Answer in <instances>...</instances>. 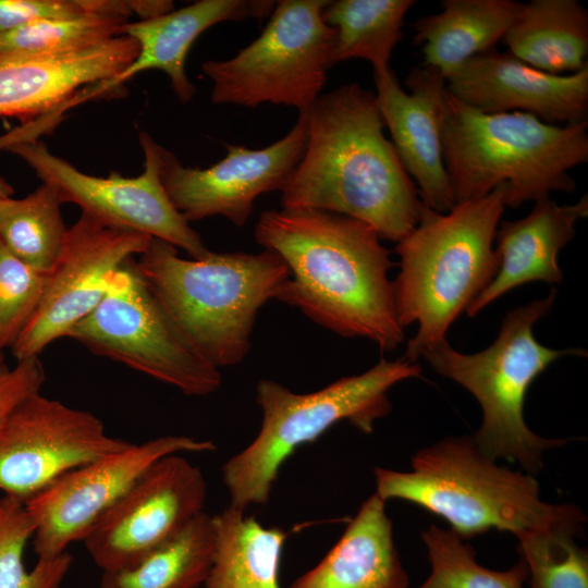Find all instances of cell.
<instances>
[{"instance_id":"4316f807","label":"cell","mask_w":588,"mask_h":588,"mask_svg":"<svg viewBox=\"0 0 588 588\" xmlns=\"http://www.w3.org/2000/svg\"><path fill=\"white\" fill-rule=\"evenodd\" d=\"M414 0H335L322 9L324 23L334 29L333 64L364 59L373 71L389 68L393 49L402 40L406 12Z\"/></svg>"},{"instance_id":"6da1fadb","label":"cell","mask_w":588,"mask_h":588,"mask_svg":"<svg viewBox=\"0 0 588 588\" xmlns=\"http://www.w3.org/2000/svg\"><path fill=\"white\" fill-rule=\"evenodd\" d=\"M255 240L289 268L278 301L344 338L383 351L404 340L394 305L390 252L367 223L318 209L268 210Z\"/></svg>"},{"instance_id":"8fae6325","label":"cell","mask_w":588,"mask_h":588,"mask_svg":"<svg viewBox=\"0 0 588 588\" xmlns=\"http://www.w3.org/2000/svg\"><path fill=\"white\" fill-rule=\"evenodd\" d=\"M144 170L126 177L86 174L69 161L53 155L41 140L14 145L7 151L23 159L42 183L52 187L62 204L72 203L108 225L131 230L170 243L191 258L210 252L200 235L175 209L161 181V150L151 135L139 133Z\"/></svg>"},{"instance_id":"ac0fdd59","label":"cell","mask_w":588,"mask_h":588,"mask_svg":"<svg viewBox=\"0 0 588 588\" xmlns=\"http://www.w3.org/2000/svg\"><path fill=\"white\" fill-rule=\"evenodd\" d=\"M373 79L383 125L404 169L418 185L421 203L438 212L451 210L455 200L442 152L444 75L430 65L415 66L405 79L409 93L390 66L373 71Z\"/></svg>"},{"instance_id":"484cf974","label":"cell","mask_w":588,"mask_h":588,"mask_svg":"<svg viewBox=\"0 0 588 588\" xmlns=\"http://www.w3.org/2000/svg\"><path fill=\"white\" fill-rule=\"evenodd\" d=\"M215 547L213 518L203 511L133 566L102 572L99 588H198L209 574Z\"/></svg>"},{"instance_id":"44dd1931","label":"cell","mask_w":588,"mask_h":588,"mask_svg":"<svg viewBox=\"0 0 588 588\" xmlns=\"http://www.w3.org/2000/svg\"><path fill=\"white\" fill-rule=\"evenodd\" d=\"M274 5V1L199 0L156 19L127 22L121 35L136 40L138 53L121 78L127 82L140 72L160 70L180 101L188 102L196 89L186 75L185 62L194 41L216 24L266 17Z\"/></svg>"},{"instance_id":"7c38bea8","label":"cell","mask_w":588,"mask_h":588,"mask_svg":"<svg viewBox=\"0 0 588 588\" xmlns=\"http://www.w3.org/2000/svg\"><path fill=\"white\" fill-rule=\"evenodd\" d=\"M151 238L81 213L68 228L36 310L10 348L15 360L39 357L66 338L102 301L112 274L143 254Z\"/></svg>"},{"instance_id":"277c9868","label":"cell","mask_w":588,"mask_h":588,"mask_svg":"<svg viewBox=\"0 0 588 588\" xmlns=\"http://www.w3.org/2000/svg\"><path fill=\"white\" fill-rule=\"evenodd\" d=\"M588 121L556 125L525 112L485 113L446 89L443 161L455 204L504 186L505 207L572 193L568 171L588 161Z\"/></svg>"},{"instance_id":"f546056e","label":"cell","mask_w":588,"mask_h":588,"mask_svg":"<svg viewBox=\"0 0 588 588\" xmlns=\"http://www.w3.org/2000/svg\"><path fill=\"white\" fill-rule=\"evenodd\" d=\"M431 565L418 588H523L528 568L520 559L506 571H493L476 561L473 547L451 529L430 525L421 531Z\"/></svg>"},{"instance_id":"74e56055","label":"cell","mask_w":588,"mask_h":588,"mask_svg":"<svg viewBox=\"0 0 588 588\" xmlns=\"http://www.w3.org/2000/svg\"><path fill=\"white\" fill-rule=\"evenodd\" d=\"M3 503H4V497H0V513L2 511Z\"/></svg>"},{"instance_id":"52a82bcc","label":"cell","mask_w":588,"mask_h":588,"mask_svg":"<svg viewBox=\"0 0 588 588\" xmlns=\"http://www.w3.org/2000/svg\"><path fill=\"white\" fill-rule=\"evenodd\" d=\"M420 373L417 363L381 358L365 372L343 377L310 393H295L277 381L259 380L256 400L262 413L260 430L222 469L230 505L245 511L266 504L283 463L297 448L316 441L335 424L346 420L371 433L375 422L391 411L389 390Z\"/></svg>"},{"instance_id":"2e32d148","label":"cell","mask_w":588,"mask_h":588,"mask_svg":"<svg viewBox=\"0 0 588 588\" xmlns=\"http://www.w3.org/2000/svg\"><path fill=\"white\" fill-rule=\"evenodd\" d=\"M137 53L136 40L121 35L72 51L1 56L0 117L22 124L0 135V151L39 140L82 91L115 77Z\"/></svg>"},{"instance_id":"5bb4252c","label":"cell","mask_w":588,"mask_h":588,"mask_svg":"<svg viewBox=\"0 0 588 588\" xmlns=\"http://www.w3.org/2000/svg\"><path fill=\"white\" fill-rule=\"evenodd\" d=\"M210 440L163 436L77 467L24 502L34 524V550L50 558L83 541L94 525L159 458L216 450Z\"/></svg>"},{"instance_id":"ba28073f","label":"cell","mask_w":588,"mask_h":588,"mask_svg":"<svg viewBox=\"0 0 588 588\" xmlns=\"http://www.w3.org/2000/svg\"><path fill=\"white\" fill-rule=\"evenodd\" d=\"M552 290L507 311L494 342L481 352L463 354L445 341L422 356L433 369L470 392L482 409V422L473 439L492 460L517 463L526 473L542 468L544 451L565 440L547 439L531 431L524 419V403L534 380L554 360L584 350H553L540 344L534 324L548 314L555 298Z\"/></svg>"},{"instance_id":"cb8c5ba5","label":"cell","mask_w":588,"mask_h":588,"mask_svg":"<svg viewBox=\"0 0 588 588\" xmlns=\"http://www.w3.org/2000/svg\"><path fill=\"white\" fill-rule=\"evenodd\" d=\"M502 40L537 70L576 73L588 65V12L577 0H531L520 4Z\"/></svg>"},{"instance_id":"d6986e66","label":"cell","mask_w":588,"mask_h":588,"mask_svg":"<svg viewBox=\"0 0 588 588\" xmlns=\"http://www.w3.org/2000/svg\"><path fill=\"white\" fill-rule=\"evenodd\" d=\"M445 81L454 98L480 112H525L551 124L587 121L588 65L572 74H550L492 48Z\"/></svg>"},{"instance_id":"d6a6232c","label":"cell","mask_w":588,"mask_h":588,"mask_svg":"<svg viewBox=\"0 0 588 588\" xmlns=\"http://www.w3.org/2000/svg\"><path fill=\"white\" fill-rule=\"evenodd\" d=\"M50 272L37 270L14 256L0 242V368L36 310Z\"/></svg>"},{"instance_id":"ffe728a7","label":"cell","mask_w":588,"mask_h":588,"mask_svg":"<svg viewBox=\"0 0 588 588\" xmlns=\"http://www.w3.org/2000/svg\"><path fill=\"white\" fill-rule=\"evenodd\" d=\"M534 203L526 217L498 225L494 236L498 269L465 309L469 317L522 284L562 281L558 256L574 237L576 222L587 216L588 197L585 195L573 205H558L550 197Z\"/></svg>"},{"instance_id":"7a4b0ae2","label":"cell","mask_w":588,"mask_h":588,"mask_svg":"<svg viewBox=\"0 0 588 588\" xmlns=\"http://www.w3.org/2000/svg\"><path fill=\"white\" fill-rule=\"evenodd\" d=\"M307 118L306 148L281 189L282 208L346 216L400 242L418 223L422 203L384 136L375 93L344 84L320 95Z\"/></svg>"},{"instance_id":"5b68a950","label":"cell","mask_w":588,"mask_h":588,"mask_svg":"<svg viewBox=\"0 0 588 588\" xmlns=\"http://www.w3.org/2000/svg\"><path fill=\"white\" fill-rule=\"evenodd\" d=\"M137 258L134 264L140 275L219 370L245 359L260 308L277 299L290 277L285 262L270 249L210 250L203 258L184 259L170 243L151 238Z\"/></svg>"},{"instance_id":"836d02e7","label":"cell","mask_w":588,"mask_h":588,"mask_svg":"<svg viewBox=\"0 0 588 588\" xmlns=\"http://www.w3.org/2000/svg\"><path fill=\"white\" fill-rule=\"evenodd\" d=\"M115 13L112 0H0V36L28 24L86 13Z\"/></svg>"},{"instance_id":"4fadbf2b","label":"cell","mask_w":588,"mask_h":588,"mask_svg":"<svg viewBox=\"0 0 588 588\" xmlns=\"http://www.w3.org/2000/svg\"><path fill=\"white\" fill-rule=\"evenodd\" d=\"M132 444L109 436L94 414L34 394L0 432V491L25 502L64 474Z\"/></svg>"},{"instance_id":"8992f818","label":"cell","mask_w":588,"mask_h":588,"mask_svg":"<svg viewBox=\"0 0 588 588\" xmlns=\"http://www.w3.org/2000/svg\"><path fill=\"white\" fill-rule=\"evenodd\" d=\"M409 471L376 467V494L399 499L446 520L463 540L491 529L517 535L585 517L573 504L541 500L531 474L500 466L473 437H448L417 451Z\"/></svg>"},{"instance_id":"9a60e30c","label":"cell","mask_w":588,"mask_h":588,"mask_svg":"<svg viewBox=\"0 0 588 588\" xmlns=\"http://www.w3.org/2000/svg\"><path fill=\"white\" fill-rule=\"evenodd\" d=\"M207 483L200 469L179 454L150 465L84 538L102 571L136 564L204 511Z\"/></svg>"},{"instance_id":"83f0119b","label":"cell","mask_w":588,"mask_h":588,"mask_svg":"<svg viewBox=\"0 0 588 588\" xmlns=\"http://www.w3.org/2000/svg\"><path fill=\"white\" fill-rule=\"evenodd\" d=\"M61 205L45 183L21 199L0 198V242L28 266L50 272L68 231Z\"/></svg>"},{"instance_id":"e575fe53","label":"cell","mask_w":588,"mask_h":588,"mask_svg":"<svg viewBox=\"0 0 588 588\" xmlns=\"http://www.w3.org/2000/svg\"><path fill=\"white\" fill-rule=\"evenodd\" d=\"M45 372L39 357L0 368V432L14 409L27 397L40 393Z\"/></svg>"},{"instance_id":"f1b7e54d","label":"cell","mask_w":588,"mask_h":588,"mask_svg":"<svg viewBox=\"0 0 588 588\" xmlns=\"http://www.w3.org/2000/svg\"><path fill=\"white\" fill-rule=\"evenodd\" d=\"M585 519H563L516 535L530 588H588V552L575 539Z\"/></svg>"},{"instance_id":"1f68e13d","label":"cell","mask_w":588,"mask_h":588,"mask_svg":"<svg viewBox=\"0 0 588 588\" xmlns=\"http://www.w3.org/2000/svg\"><path fill=\"white\" fill-rule=\"evenodd\" d=\"M34 530L24 502L4 497L0 513V588H62L73 561L68 551L38 558L30 571L25 567L24 551Z\"/></svg>"},{"instance_id":"30bf717a","label":"cell","mask_w":588,"mask_h":588,"mask_svg":"<svg viewBox=\"0 0 588 588\" xmlns=\"http://www.w3.org/2000/svg\"><path fill=\"white\" fill-rule=\"evenodd\" d=\"M134 260L112 274L102 301L66 338L185 395L216 392L220 370L186 336Z\"/></svg>"},{"instance_id":"7402d4cb","label":"cell","mask_w":588,"mask_h":588,"mask_svg":"<svg viewBox=\"0 0 588 588\" xmlns=\"http://www.w3.org/2000/svg\"><path fill=\"white\" fill-rule=\"evenodd\" d=\"M385 501L369 497L324 558L290 588H407Z\"/></svg>"},{"instance_id":"d590c367","label":"cell","mask_w":588,"mask_h":588,"mask_svg":"<svg viewBox=\"0 0 588 588\" xmlns=\"http://www.w3.org/2000/svg\"><path fill=\"white\" fill-rule=\"evenodd\" d=\"M130 4L132 13L139 21L156 19L173 11V2L167 0H132Z\"/></svg>"},{"instance_id":"3957f363","label":"cell","mask_w":588,"mask_h":588,"mask_svg":"<svg viewBox=\"0 0 588 588\" xmlns=\"http://www.w3.org/2000/svg\"><path fill=\"white\" fill-rule=\"evenodd\" d=\"M504 196V186H498L446 212L422 204L418 223L397 242L400 272L392 282L397 320L403 329L418 323L403 358L417 363L445 341L453 321L493 279V243Z\"/></svg>"},{"instance_id":"d4e9b609","label":"cell","mask_w":588,"mask_h":588,"mask_svg":"<svg viewBox=\"0 0 588 588\" xmlns=\"http://www.w3.org/2000/svg\"><path fill=\"white\" fill-rule=\"evenodd\" d=\"M232 505L212 515L216 547L204 588H281L286 534L267 528Z\"/></svg>"},{"instance_id":"4dcf8cb0","label":"cell","mask_w":588,"mask_h":588,"mask_svg":"<svg viewBox=\"0 0 588 588\" xmlns=\"http://www.w3.org/2000/svg\"><path fill=\"white\" fill-rule=\"evenodd\" d=\"M128 17L117 13H86L38 21L0 36V57L53 53L96 46L121 36Z\"/></svg>"},{"instance_id":"e0dca14e","label":"cell","mask_w":588,"mask_h":588,"mask_svg":"<svg viewBox=\"0 0 588 588\" xmlns=\"http://www.w3.org/2000/svg\"><path fill=\"white\" fill-rule=\"evenodd\" d=\"M307 138L305 110L278 142L261 149L225 145L226 156L209 168L184 167L162 147L161 181L171 203L188 222L221 216L243 226L258 196L282 189L304 155Z\"/></svg>"},{"instance_id":"9c48e42d","label":"cell","mask_w":588,"mask_h":588,"mask_svg":"<svg viewBox=\"0 0 588 588\" xmlns=\"http://www.w3.org/2000/svg\"><path fill=\"white\" fill-rule=\"evenodd\" d=\"M261 34L233 58L201 64L211 101L256 108L264 103L307 110L333 65L334 29L322 20L328 0H281Z\"/></svg>"},{"instance_id":"8d00e7d4","label":"cell","mask_w":588,"mask_h":588,"mask_svg":"<svg viewBox=\"0 0 588 588\" xmlns=\"http://www.w3.org/2000/svg\"><path fill=\"white\" fill-rule=\"evenodd\" d=\"M13 194V187L0 175V198L11 197Z\"/></svg>"},{"instance_id":"603a6c76","label":"cell","mask_w":588,"mask_h":588,"mask_svg":"<svg viewBox=\"0 0 588 588\" xmlns=\"http://www.w3.org/2000/svg\"><path fill=\"white\" fill-rule=\"evenodd\" d=\"M520 4L514 0H442L440 12L415 21L413 41L421 46L424 64L446 78L470 58L494 48Z\"/></svg>"}]
</instances>
